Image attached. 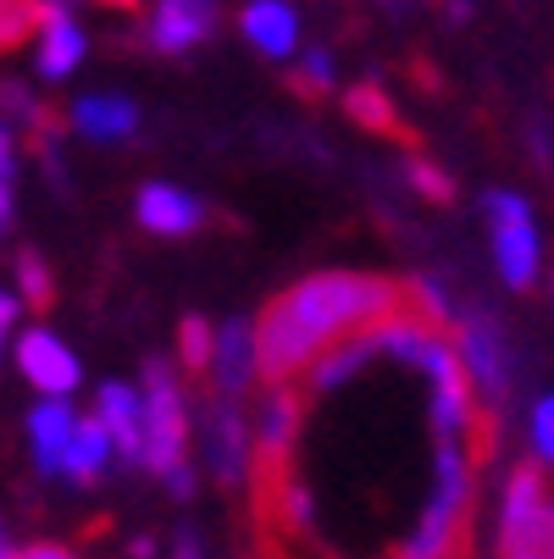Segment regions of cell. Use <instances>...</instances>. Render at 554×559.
<instances>
[{"label": "cell", "instance_id": "cell-1", "mask_svg": "<svg viewBox=\"0 0 554 559\" xmlns=\"http://www.w3.org/2000/svg\"><path fill=\"white\" fill-rule=\"evenodd\" d=\"M405 305V288L366 272H322L305 277L288 294H278L256 328V366L267 382H294L310 371V360L333 349L350 333L377 328L388 310Z\"/></svg>", "mask_w": 554, "mask_h": 559}, {"label": "cell", "instance_id": "cell-2", "mask_svg": "<svg viewBox=\"0 0 554 559\" xmlns=\"http://www.w3.org/2000/svg\"><path fill=\"white\" fill-rule=\"evenodd\" d=\"M465 515H471V449L460 438H438L433 454V493L393 559H460L465 548Z\"/></svg>", "mask_w": 554, "mask_h": 559}, {"label": "cell", "instance_id": "cell-3", "mask_svg": "<svg viewBox=\"0 0 554 559\" xmlns=\"http://www.w3.org/2000/svg\"><path fill=\"white\" fill-rule=\"evenodd\" d=\"M499 559H554V504H549L532 465H521L505 483Z\"/></svg>", "mask_w": 554, "mask_h": 559}, {"label": "cell", "instance_id": "cell-4", "mask_svg": "<svg viewBox=\"0 0 554 559\" xmlns=\"http://www.w3.org/2000/svg\"><path fill=\"white\" fill-rule=\"evenodd\" d=\"M184 438H189V411H184V388L173 371L155 360L144 371V465L150 471H178L184 465Z\"/></svg>", "mask_w": 554, "mask_h": 559}, {"label": "cell", "instance_id": "cell-5", "mask_svg": "<svg viewBox=\"0 0 554 559\" xmlns=\"http://www.w3.org/2000/svg\"><path fill=\"white\" fill-rule=\"evenodd\" d=\"M488 222H494V266L505 272L510 288H527L538 272V227L532 211L521 205V194H494L488 200Z\"/></svg>", "mask_w": 554, "mask_h": 559}, {"label": "cell", "instance_id": "cell-6", "mask_svg": "<svg viewBox=\"0 0 554 559\" xmlns=\"http://www.w3.org/2000/svg\"><path fill=\"white\" fill-rule=\"evenodd\" d=\"M216 28V0H155V17H150V45L155 50H195L200 39H211Z\"/></svg>", "mask_w": 554, "mask_h": 559}, {"label": "cell", "instance_id": "cell-7", "mask_svg": "<svg viewBox=\"0 0 554 559\" xmlns=\"http://www.w3.org/2000/svg\"><path fill=\"white\" fill-rule=\"evenodd\" d=\"M17 366H23V377H28L39 393H72V388H78V355H72L50 328L23 333V344H17Z\"/></svg>", "mask_w": 554, "mask_h": 559}, {"label": "cell", "instance_id": "cell-8", "mask_svg": "<svg viewBox=\"0 0 554 559\" xmlns=\"http://www.w3.org/2000/svg\"><path fill=\"white\" fill-rule=\"evenodd\" d=\"M460 360H465L471 382H478L488 399H505V388H510V355H505V344H499V333L488 322H465L460 328Z\"/></svg>", "mask_w": 554, "mask_h": 559}, {"label": "cell", "instance_id": "cell-9", "mask_svg": "<svg viewBox=\"0 0 554 559\" xmlns=\"http://www.w3.org/2000/svg\"><path fill=\"white\" fill-rule=\"evenodd\" d=\"M78 61H84V34L67 17L61 0H45L39 7V67L45 78H67Z\"/></svg>", "mask_w": 554, "mask_h": 559}, {"label": "cell", "instance_id": "cell-10", "mask_svg": "<svg viewBox=\"0 0 554 559\" xmlns=\"http://www.w3.org/2000/svg\"><path fill=\"white\" fill-rule=\"evenodd\" d=\"M72 432H78V416H72V405H67V393H45V405L28 416V443H34V460H39L45 471H61Z\"/></svg>", "mask_w": 554, "mask_h": 559}, {"label": "cell", "instance_id": "cell-11", "mask_svg": "<svg viewBox=\"0 0 554 559\" xmlns=\"http://www.w3.org/2000/svg\"><path fill=\"white\" fill-rule=\"evenodd\" d=\"M101 421H106L117 454H128V460L144 454V393H133L128 382H106L101 388Z\"/></svg>", "mask_w": 554, "mask_h": 559}, {"label": "cell", "instance_id": "cell-12", "mask_svg": "<svg viewBox=\"0 0 554 559\" xmlns=\"http://www.w3.org/2000/svg\"><path fill=\"white\" fill-rule=\"evenodd\" d=\"M205 460H211V471H216V483H239V476H245L250 443H245V421L233 416L227 405L211 411V427H205Z\"/></svg>", "mask_w": 554, "mask_h": 559}, {"label": "cell", "instance_id": "cell-13", "mask_svg": "<svg viewBox=\"0 0 554 559\" xmlns=\"http://www.w3.org/2000/svg\"><path fill=\"white\" fill-rule=\"evenodd\" d=\"M239 28H245V39H250L261 56H272V61H283V56L294 50V34H299V23H294V12L283 7V0H250L245 17H239Z\"/></svg>", "mask_w": 554, "mask_h": 559}, {"label": "cell", "instance_id": "cell-14", "mask_svg": "<svg viewBox=\"0 0 554 559\" xmlns=\"http://www.w3.org/2000/svg\"><path fill=\"white\" fill-rule=\"evenodd\" d=\"M139 222H144L150 233L178 238V233H195V227H200V205H195L184 189L150 183V189H139Z\"/></svg>", "mask_w": 554, "mask_h": 559}, {"label": "cell", "instance_id": "cell-15", "mask_svg": "<svg viewBox=\"0 0 554 559\" xmlns=\"http://www.w3.org/2000/svg\"><path fill=\"white\" fill-rule=\"evenodd\" d=\"M72 122H78V133H84V139L117 144V139H128L139 128V106L122 100V95H90V100H78Z\"/></svg>", "mask_w": 554, "mask_h": 559}, {"label": "cell", "instance_id": "cell-16", "mask_svg": "<svg viewBox=\"0 0 554 559\" xmlns=\"http://www.w3.org/2000/svg\"><path fill=\"white\" fill-rule=\"evenodd\" d=\"M211 366H216V382H222V393H239L261 366H256V333L245 328V322H227L222 333H216V349H211Z\"/></svg>", "mask_w": 554, "mask_h": 559}, {"label": "cell", "instance_id": "cell-17", "mask_svg": "<svg viewBox=\"0 0 554 559\" xmlns=\"http://www.w3.org/2000/svg\"><path fill=\"white\" fill-rule=\"evenodd\" d=\"M294 432H299V393L288 382H272L261 399V454L283 460L294 449Z\"/></svg>", "mask_w": 554, "mask_h": 559}, {"label": "cell", "instance_id": "cell-18", "mask_svg": "<svg viewBox=\"0 0 554 559\" xmlns=\"http://www.w3.org/2000/svg\"><path fill=\"white\" fill-rule=\"evenodd\" d=\"M111 432H106V421L101 416H84L78 421V432H72V443H67V460H61V471L72 476V483H95V476L106 471V460H111Z\"/></svg>", "mask_w": 554, "mask_h": 559}, {"label": "cell", "instance_id": "cell-19", "mask_svg": "<svg viewBox=\"0 0 554 559\" xmlns=\"http://www.w3.org/2000/svg\"><path fill=\"white\" fill-rule=\"evenodd\" d=\"M39 7L45 0H0V50H12L17 39L39 28Z\"/></svg>", "mask_w": 554, "mask_h": 559}, {"label": "cell", "instance_id": "cell-20", "mask_svg": "<svg viewBox=\"0 0 554 559\" xmlns=\"http://www.w3.org/2000/svg\"><path fill=\"white\" fill-rule=\"evenodd\" d=\"M350 117H355V122H366V128H377V133H393V128H400V117L388 111V95H382V90H372V84L350 95Z\"/></svg>", "mask_w": 554, "mask_h": 559}, {"label": "cell", "instance_id": "cell-21", "mask_svg": "<svg viewBox=\"0 0 554 559\" xmlns=\"http://www.w3.org/2000/svg\"><path fill=\"white\" fill-rule=\"evenodd\" d=\"M178 349H184V366H189V371H205V366H211V349H216V338H211V328L200 322V316H189V322H184V333H178Z\"/></svg>", "mask_w": 554, "mask_h": 559}, {"label": "cell", "instance_id": "cell-22", "mask_svg": "<svg viewBox=\"0 0 554 559\" xmlns=\"http://www.w3.org/2000/svg\"><path fill=\"white\" fill-rule=\"evenodd\" d=\"M17 283H23V299H28L34 310H45V305H50V294H56V288H50L45 261H39V255H28V250L17 255Z\"/></svg>", "mask_w": 554, "mask_h": 559}, {"label": "cell", "instance_id": "cell-23", "mask_svg": "<svg viewBox=\"0 0 554 559\" xmlns=\"http://www.w3.org/2000/svg\"><path fill=\"white\" fill-rule=\"evenodd\" d=\"M532 454L554 465V393L538 399V411H532Z\"/></svg>", "mask_w": 554, "mask_h": 559}, {"label": "cell", "instance_id": "cell-24", "mask_svg": "<svg viewBox=\"0 0 554 559\" xmlns=\"http://www.w3.org/2000/svg\"><path fill=\"white\" fill-rule=\"evenodd\" d=\"M299 84H305V90H328V84H333V61H328V50H310V56H305Z\"/></svg>", "mask_w": 554, "mask_h": 559}, {"label": "cell", "instance_id": "cell-25", "mask_svg": "<svg viewBox=\"0 0 554 559\" xmlns=\"http://www.w3.org/2000/svg\"><path fill=\"white\" fill-rule=\"evenodd\" d=\"M12 216V139L0 133V227Z\"/></svg>", "mask_w": 554, "mask_h": 559}, {"label": "cell", "instance_id": "cell-26", "mask_svg": "<svg viewBox=\"0 0 554 559\" xmlns=\"http://www.w3.org/2000/svg\"><path fill=\"white\" fill-rule=\"evenodd\" d=\"M411 183H416L427 200H449V178H444V173H433L427 162H416V167H411Z\"/></svg>", "mask_w": 554, "mask_h": 559}, {"label": "cell", "instance_id": "cell-27", "mask_svg": "<svg viewBox=\"0 0 554 559\" xmlns=\"http://www.w3.org/2000/svg\"><path fill=\"white\" fill-rule=\"evenodd\" d=\"M7 559H78V554H72V548H61V543H34V548L7 554Z\"/></svg>", "mask_w": 554, "mask_h": 559}, {"label": "cell", "instance_id": "cell-28", "mask_svg": "<svg viewBox=\"0 0 554 559\" xmlns=\"http://www.w3.org/2000/svg\"><path fill=\"white\" fill-rule=\"evenodd\" d=\"M17 322V299L12 294H0V344H7V328Z\"/></svg>", "mask_w": 554, "mask_h": 559}, {"label": "cell", "instance_id": "cell-29", "mask_svg": "<svg viewBox=\"0 0 554 559\" xmlns=\"http://www.w3.org/2000/svg\"><path fill=\"white\" fill-rule=\"evenodd\" d=\"M178 559H200V543H195V537H184V543H178Z\"/></svg>", "mask_w": 554, "mask_h": 559}, {"label": "cell", "instance_id": "cell-30", "mask_svg": "<svg viewBox=\"0 0 554 559\" xmlns=\"http://www.w3.org/2000/svg\"><path fill=\"white\" fill-rule=\"evenodd\" d=\"M267 559H283V554H278V548H272V537H267Z\"/></svg>", "mask_w": 554, "mask_h": 559}, {"label": "cell", "instance_id": "cell-31", "mask_svg": "<svg viewBox=\"0 0 554 559\" xmlns=\"http://www.w3.org/2000/svg\"><path fill=\"white\" fill-rule=\"evenodd\" d=\"M106 7H133V0H106Z\"/></svg>", "mask_w": 554, "mask_h": 559}, {"label": "cell", "instance_id": "cell-32", "mask_svg": "<svg viewBox=\"0 0 554 559\" xmlns=\"http://www.w3.org/2000/svg\"><path fill=\"white\" fill-rule=\"evenodd\" d=\"M0 559H7V537H0Z\"/></svg>", "mask_w": 554, "mask_h": 559}]
</instances>
